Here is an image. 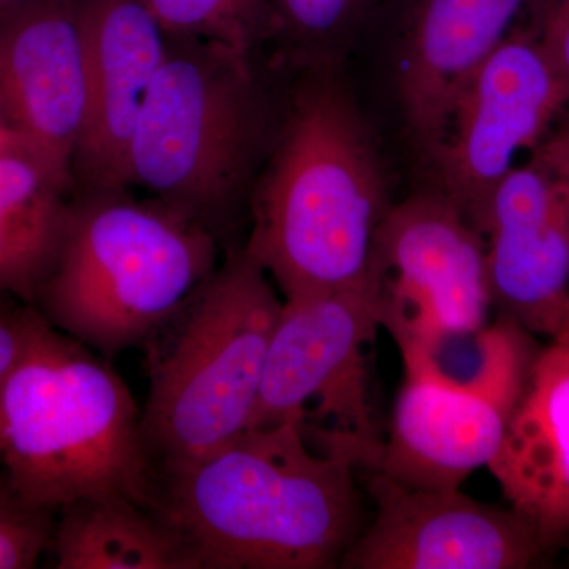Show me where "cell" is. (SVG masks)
I'll return each mask as SVG.
<instances>
[{
  "label": "cell",
  "mask_w": 569,
  "mask_h": 569,
  "mask_svg": "<svg viewBox=\"0 0 569 569\" xmlns=\"http://www.w3.org/2000/svg\"><path fill=\"white\" fill-rule=\"evenodd\" d=\"M313 449L298 419L249 427L204 458L152 471L149 508L198 569H332L365 529L358 468Z\"/></svg>",
  "instance_id": "1"
},
{
  "label": "cell",
  "mask_w": 569,
  "mask_h": 569,
  "mask_svg": "<svg viewBox=\"0 0 569 569\" xmlns=\"http://www.w3.org/2000/svg\"><path fill=\"white\" fill-rule=\"evenodd\" d=\"M268 156L246 253L283 298L365 287L392 204L376 141L337 69H306Z\"/></svg>",
  "instance_id": "2"
},
{
  "label": "cell",
  "mask_w": 569,
  "mask_h": 569,
  "mask_svg": "<svg viewBox=\"0 0 569 569\" xmlns=\"http://www.w3.org/2000/svg\"><path fill=\"white\" fill-rule=\"evenodd\" d=\"M0 473L22 503L52 512L86 497L151 501L152 462L129 387L32 306L3 391Z\"/></svg>",
  "instance_id": "3"
},
{
  "label": "cell",
  "mask_w": 569,
  "mask_h": 569,
  "mask_svg": "<svg viewBox=\"0 0 569 569\" xmlns=\"http://www.w3.org/2000/svg\"><path fill=\"white\" fill-rule=\"evenodd\" d=\"M216 234L151 198L86 190L33 309L56 329L114 358L151 342L216 271Z\"/></svg>",
  "instance_id": "4"
},
{
  "label": "cell",
  "mask_w": 569,
  "mask_h": 569,
  "mask_svg": "<svg viewBox=\"0 0 569 569\" xmlns=\"http://www.w3.org/2000/svg\"><path fill=\"white\" fill-rule=\"evenodd\" d=\"M268 97L250 54L171 39L129 152V186L148 190L211 233L258 181L271 138Z\"/></svg>",
  "instance_id": "5"
},
{
  "label": "cell",
  "mask_w": 569,
  "mask_h": 569,
  "mask_svg": "<svg viewBox=\"0 0 569 569\" xmlns=\"http://www.w3.org/2000/svg\"><path fill=\"white\" fill-rule=\"evenodd\" d=\"M268 277L234 250L153 348L141 411L152 471L204 458L249 426L283 307Z\"/></svg>",
  "instance_id": "6"
},
{
  "label": "cell",
  "mask_w": 569,
  "mask_h": 569,
  "mask_svg": "<svg viewBox=\"0 0 569 569\" xmlns=\"http://www.w3.org/2000/svg\"><path fill=\"white\" fill-rule=\"evenodd\" d=\"M378 325L369 288L284 298L249 427L298 419L318 448L376 470L383 437L370 396Z\"/></svg>",
  "instance_id": "7"
},
{
  "label": "cell",
  "mask_w": 569,
  "mask_h": 569,
  "mask_svg": "<svg viewBox=\"0 0 569 569\" xmlns=\"http://www.w3.org/2000/svg\"><path fill=\"white\" fill-rule=\"evenodd\" d=\"M366 287L400 351L482 328L493 309L485 238L433 189L392 204Z\"/></svg>",
  "instance_id": "8"
},
{
  "label": "cell",
  "mask_w": 569,
  "mask_h": 569,
  "mask_svg": "<svg viewBox=\"0 0 569 569\" xmlns=\"http://www.w3.org/2000/svg\"><path fill=\"white\" fill-rule=\"evenodd\" d=\"M568 108L567 89L545 48L520 21L468 82L440 144L427 157L433 190L481 230L497 187Z\"/></svg>",
  "instance_id": "9"
},
{
  "label": "cell",
  "mask_w": 569,
  "mask_h": 569,
  "mask_svg": "<svg viewBox=\"0 0 569 569\" xmlns=\"http://www.w3.org/2000/svg\"><path fill=\"white\" fill-rule=\"evenodd\" d=\"M479 233L500 317L553 339L569 295V110L497 187Z\"/></svg>",
  "instance_id": "10"
},
{
  "label": "cell",
  "mask_w": 569,
  "mask_h": 569,
  "mask_svg": "<svg viewBox=\"0 0 569 569\" xmlns=\"http://www.w3.org/2000/svg\"><path fill=\"white\" fill-rule=\"evenodd\" d=\"M376 515L343 557V569H522L545 552L511 508L456 490L408 489L370 471Z\"/></svg>",
  "instance_id": "11"
},
{
  "label": "cell",
  "mask_w": 569,
  "mask_h": 569,
  "mask_svg": "<svg viewBox=\"0 0 569 569\" xmlns=\"http://www.w3.org/2000/svg\"><path fill=\"white\" fill-rule=\"evenodd\" d=\"M86 104L78 0H28L0 13V114L18 140L69 183Z\"/></svg>",
  "instance_id": "12"
},
{
  "label": "cell",
  "mask_w": 569,
  "mask_h": 569,
  "mask_svg": "<svg viewBox=\"0 0 569 569\" xmlns=\"http://www.w3.org/2000/svg\"><path fill=\"white\" fill-rule=\"evenodd\" d=\"M88 104L71 174L84 190L129 187V152L170 37L142 0H78Z\"/></svg>",
  "instance_id": "13"
},
{
  "label": "cell",
  "mask_w": 569,
  "mask_h": 569,
  "mask_svg": "<svg viewBox=\"0 0 569 569\" xmlns=\"http://www.w3.org/2000/svg\"><path fill=\"white\" fill-rule=\"evenodd\" d=\"M530 0H408L396 91L411 140L430 156L471 78L515 31Z\"/></svg>",
  "instance_id": "14"
},
{
  "label": "cell",
  "mask_w": 569,
  "mask_h": 569,
  "mask_svg": "<svg viewBox=\"0 0 569 569\" xmlns=\"http://www.w3.org/2000/svg\"><path fill=\"white\" fill-rule=\"evenodd\" d=\"M515 407L406 370L376 470L408 489L456 490L500 449Z\"/></svg>",
  "instance_id": "15"
},
{
  "label": "cell",
  "mask_w": 569,
  "mask_h": 569,
  "mask_svg": "<svg viewBox=\"0 0 569 569\" xmlns=\"http://www.w3.org/2000/svg\"><path fill=\"white\" fill-rule=\"evenodd\" d=\"M488 468L545 549L569 541V343L538 351Z\"/></svg>",
  "instance_id": "16"
},
{
  "label": "cell",
  "mask_w": 569,
  "mask_h": 569,
  "mask_svg": "<svg viewBox=\"0 0 569 569\" xmlns=\"http://www.w3.org/2000/svg\"><path fill=\"white\" fill-rule=\"evenodd\" d=\"M69 186L21 141L0 151V293L36 305L66 233Z\"/></svg>",
  "instance_id": "17"
},
{
  "label": "cell",
  "mask_w": 569,
  "mask_h": 569,
  "mask_svg": "<svg viewBox=\"0 0 569 569\" xmlns=\"http://www.w3.org/2000/svg\"><path fill=\"white\" fill-rule=\"evenodd\" d=\"M59 512L51 545L54 568L198 569L179 531L130 498H80Z\"/></svg>",
  "instance_id": "18"
},
{
  "label": "cell",
  "mask_w": 569,
  "mask_h": 569,
  "mask_svg": "<svg viewBox=\"0 0 569 569\" xmlns=\"http://www.w3.org/2000/svg\"><path fill=\"white\" fill-rule=\"evenodd\" d=\"M383 0H268L272 36L306 69H339Z\"/></svg>",
  "instance_id": "19"
},
{
  "label": "cell",
  "mask_w": 569,
  "mask_h": 569,
  "mask_svg": "<svg viewBox=\"0 0 569 569\" xmlns=\"http://www.w3.org/2000/svg\"><path fill=\"white\" fill-rule=\"evenodd\" d=\"M171 39L217 41L252 56L272 36L268 0H142Z\"/></svg>",
  "instance_id": "20"
},
{
  "label": "cell",
  "mask_w": 569,
  "mask_h": 569,
  "mask_svg": "<svg viewBox=\"0 0 569 569\" xmlns=\"http://www.w3.org/2000/svg\"><path fill=\"white\" fill-rule=\"evenodd\" d=\"M54 530V512L28 507L0 482V569L37 567L51 550Z\"/></svg>",
  "instance_id": "21"
},
{
  "label": "cell",
  "mask_w": 569,
  "mask_h": 569,
  "mask_svg": "<svg viewBox=\"0 0 569 569\" xmlns=\"http://www.w3.org/2000/svg\"><path fill=\"white\" fill-rule=\"evenodd\" d=\"M526 14L569 99V0H530Z\"/></svg>",
  "instance_id": "22"
},
{
  "label": "cell",
  "mask_w": 569,
  "mask_h": 569,
  "mask_svg": "<svg viewBox=\"0 0 569 569\" xmlns=\"http://www.w3.org/2000/svg\"><path fill=\"white\" fill-rule=\"evenodd\" d=\"M29 313H31V306L24 309H10L9 306L0 302V411H2L7 380L28 339ZM0 482H3L2 473H0Z\"/></svg>",
  "instance_id": "23"
},
{
  "label": "cell",
  "mask_w": 569,
  "mask_h": 569,
  "mask_svg": "<svg viewBox=\"0 0 569 569\" xmlns=\"http://www.w3.org/2000/svg\"><path fill=\"white\" fill-rule=\"evenodd\" d=\"M14 141L18 140L17 134L13 133V130L10 129L9 123L6 122V119L0 114V151L7 146L13 144Z\"/></svg>",
  "instance_id": "24"
},
{
  "label": "cell",
  "mask_w": 569,
  "mask_h": 569,
  "mask_svg": "<svg viewBox=\"0 0 569 569\" xmlns=\"http://www.w3.org/2000/svg\"><path fill=\"white\" fill-rule=\"evenodd\" d=\"M22 2H28V0H0V13L13 9V7L20 6Z\"/></svg>",
  "instance_id": "25"
},
{
  "label": "cell",
  "mask_w": 569,
  "mask_h": 569,
  "mask_svg": "<svg viewBox=\"0 0 569 569\" xmlns=\"http://www.w3.org/2000/svg\"><path fill=\"white\" fill-rule=\"evenodd\" d=\"M553 339L563 340V342L569 343V326L567 328L561 329L560 335L553 337Z\"/></svg>",
  "instance_id": "26"
},
{
  "label": "cell",
  "mask_w": 569,
  "mask_h": 569,
  "mask_svg": "<svg viewBox=\"0 0 569 569\" xmlns=\"http://www.w3.org/2000/svg\"><path fill=\"white\" fill-rule=\"evenodd\" d=\"M569 326V295H568V309H567V321H565L563 328H567ZM560 335V332H559Z\"/></svg>",
  "instance_id": "27"
}]
</instances>
